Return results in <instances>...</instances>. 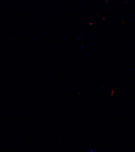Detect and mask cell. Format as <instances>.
Instances as JSON below:
<instances>
[{
	"instance_id": "cell-1",
	"label": "cell",
	"mask_w": 135,
	"mask_h": 152,
	"mask_svg": "<svg viewBox=\"0 0 135 152\" xmlns=\"http://www.w3.org/2000/svg\"><path fill=\"white\" fill-rule=\"evenodd\" d=\"M87 152H99V150H98L97 148H96V147H91V148H90Z\"/></svg>"
}]
</instances>
